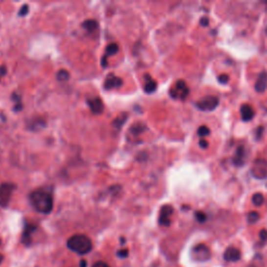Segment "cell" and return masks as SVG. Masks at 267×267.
<instances>
[{
  "mask_svg": "<svg viewBox=\"0 0 267 267\" xmlns=\"http://www.w3.org/2000/svg\"><path fill=\"white\" fill-rule=\"evenodd\" d=\"M67 246L70 250L78 254V255H86L92 250L93 245L91 239L83 234L73 235L67 241Z\"/></svg>",
  "mask_w": 267,
  "mask_h": 267,
  "instance_id": "2",
  "label": "cell"
},
{
  "mask_svg": "<svg viewBox=\"0 0 267 267\" xmlns=\"http://www.w3.org/2000/svg\"><path fill=\"white\" fill-rule=\"evenodd\" d=\"M209 22H210V20H209V18H207V17H203V18H201V19H200V25H201V26H203V27L208 26V25H209Z\"/></svg>",
  "mask_w": 267,
  "mask_h": 267,
  "instance_id": "30",
  "label": "cell"
},
{
  "mask_svg": "<svg viewBox=\"0 0 267 267\" xmlns=\"http://www.w3.org/2000/svg\"><path fill=\"white\" fill-rule=\"evenodd\" d=\"M240 114H241V119L243 121H250L255 116V110L252 106H249L247 104L242 105L240 108Z\"/></svg>",
  "mask_w": 267,
  "mask_h": 267,
  "instance_id": "12",
  "label": "cell"
},
{
  "mask_svg": "<svg viewBox=\"0 0 267 267\" xmlns=\"http://www.w3.org/2000/svg\"><path fill=\"white\" fill-rule=\"evenodd\" d=\"M218 105H219V99L215 96H211V95L200 99L198 103L195 104L196 108L203 112L214 111V110L218 107Z\"/></svg>",
  "mask_w": 267,
  "mask_h": 267,
  "instance_id": "6",
  "label": "cell"
},
{
  "mask_svg": "<svg viewBox=\"0 0 267 267\" xmlns=\"http://www.w3.org/2000/svg\"><path fill=\"white\" fill-rule=\"evenodd\" d=\"M117 256H118L119 258L121 259H124V258H127L129 256V249H120L118 250V252H117Z\"/></svg>",
  "mask_w": 267,
  "mask_h": 267,
  "instance_id": "28",
  "label": "cell"
},
{
  "mask_svg": "<svg viewBox=\"0 0 267 267\" xmlns=\"http://www.w3.org/2000/svg\"><path fill=\"white\" fill-rule=\"evenodd\" d=\"M15 188L16 186L12 183H3L0 185V207L5 208L9 206Z\"/></svg>",
  "mask_w": 267,
  "mask_h": 267,
  "instance_id": "4",
  "label": "cell"
},
{
  "mask_svg": "<svg viewBox=\"0 0 267 267\" xmlns=\"http://www.w3.org/2000/svg\"><path fill=\"white\" fill-rule=\"evenodd\" d=\"M83 28H85L86 30L88 31V33H93V31H95L98 28V23L96 20L93 19H88L83 22L82 24Z\"/></svg>",
  "mask_w": 267,
  "mask_h": 267,
  "instance_id": "18",
  "label": "cell"
},
{
  "mask_svg": "<svg viewBox=\"0 0 267 267\" xmlns=\"http://www.w3.org/2000/svg\"><path fill=\"white\" fill-rule=\"evenodd\" d=\"M2 261H3V256L1 254H0V263H1Z\"/></svg>",
  "mask_w": 267,
  "mask_h": 267,
  "instance_id": "35",
  "label": "cell"
},
{
  "mask_svg": "<svg viewBox=\"0 0 267 267\" xmlns=\"http://www.w3.org/2000/svg\"><path fill=\"white\" fill-rule=\"evenodd\" d=\"M174 214V208L170 205H165L161 208L159 214V223L162 226H169L171 223V216Z\"/></svg>",
  "mask_w": 267,
  "mask_h": 267,
  "instance_id": "8",
  "label": "cell"
},
{
  "mask_svg": "<svg viewBox=\"0 0 267 267\" xmlns=\"http://www.w3.org/2000/svg\"><path fill=\"white\" fill-rule=\"evenodd\" d=\"M223 258L226 262H237L241 259V253L237 247L230 246L224 252Z\"/></svg>",
  "mask_w": 267,
  "mask_h": 267,
  "instance_id": "11",
  "label": "cell"
},
{
  "mask_svg": "<svg viewBox=\"0 0 267 267\" xmlns=\"http://www.w3.org/2000/svg\"><path fill=\"white\" fill-rule=\"evenodd\" d=\"M122 85V80L115 74H109L106 78L105 84H104V88L106 90H112V89H116L119 88L120 86Z\"/></svg>",
  "mask_w": 267,
  "mask_h": 267,
  "instance_id": "9",
  "label": "cell"
},
{
  "mask_svg": "<svg viewBox=\"0 0 267 267\" xmlns=\"http://www.w3.org/2000/svg\"><path fill=\"white\" fill-rule=\"evenodd\" d=\"M35 230H36L35 225L27 224L25 226V229H24V231H23V234H22V242L24 243V245H29L30 241H31V233H33Z\"/></svg>",
  "mask_w": 267,
  "mask_h": 267,
  "instance_id": "17",
  "label": "cell"
},
{
  "mask_svg": "<svg viewBox=\"0 0 267 267\" xmlns=\"http://www.w3.org/2000/svg\"><path fill=\"white\" fill-rule=\"evenodd\" d=\"M267 88V72L263 71L258 76V80L255 85V89L259 93H263Z\"/></svg>",
  "mask_w": 267,
  "mask_h": 267,
  "instance_id": "14",
  "label": "cell"
},
{
  "mask_svg": "<svg viewBox=\"0 0 267 267\" xmlns=\"http://www.w3.org/2000/svg\"><path fill=\"white\" fill-rule=\"evenodd\" d=\"M87 266H88V263L86 262L85 260H82V261L80 262V267H87Z\"/></svg>",
  "mask_w": 267,
  "mask_h": 267,
  "instance_id": "34",
  "label": "cell"
},
{
  "mask_svg": "<svg viewBox=\"0 0 267 267\" xmlns=\"http://www.w3.org/2000/svg\"><path fill=\"white\" fill-rule=\"evenodd\" d=\"M195 217H196V219H198V221L200 222H205L207 221V215L205 213H203V212H201V211L196 212Z\"/></svg>",
  "mask_w": 267,
  "mask_h": 267,
  "instance_id": "25",
  "label": "cell"
},
{
  "mask_svg": "<svg viewBox=\"0 0 267 267\" xmlns=\"http://www.w3.org/2000/svg\"><path fill=\"white\" fill-rule=\"evenodd\" d=\"M92 267H110V266L104 261H98L96 263H94V265Z\"/></svg>",
  "mask_w": 267,
  "mask_h": 267,
  "instance_id": "31",
  "label": "cell"
},
{
  "mask_svg": "<svg viewBox=\"0 0 267 267\" xmlns=\"http://www.w3.org/2000/svg\"><path fill=\"white\" fill-rule=\"evenodd\" d=\"M266 34H267V28H266Z\"/></svg>",
  "mask_w": 267,
  "mask_h": 267,
  "instance_id": "36",
  "label": "cell"
},
{
  "mask_svg": "<svg viewBox=\"0 0 267 267\" xmlns=\"http://www.w3.org/2000/svg\"><path fill=\"white\" fill-rule=\"evenodd\" d=\"M259 218H260V215H259L258 212L252 211V212H249L248 215H247V222L249 223H256L259 221Z\"/></svg>",
  "mask_w": 267,
  "mask_h": 267,
  "instance_id": "22",
  "label": "cell"
},
{
  "mask_svg": "<svg viewBox=\"0 0 267 267\" xmlns=\"http://www.w3.org/2000/svg\"><path fill=\"white\" fill-rule=\"evenodd\" d=\"M29 12V9H28V5L24 4L22 7H21V10L19 11V16H21V17H24V16H26Z\"/></svg>",
  "mask_w": 267,
  "mask_h": 267,
  "instance_id": "27",
  "label": "cell"
},
{
  "mask_svg": "<svg viewBox=\"0 0 267 267\" xmlns=\"http://www.w3.org/2000/svg\"><path fill=\"white\" fill-rule=\"evenodd\" d=\"M145 86H144V91L147 94H152L156 90V87H158V85H156V82L155 80H153L152 76L149 74L145 75Z\"/></svg>",
  "mask_w": 267,
  "mask_h": 267,
  "instance_id": "16",
  "label": "cell"
},
{
  "mask_svg": "<svg viewBox=\"0 0 267 267\" xmlns=\"http://www.w3.org/2000/svg\"><path fill=\"white\" fill-rule=\"evenodd\" d=\"M87 104L94 114H101L105 111V105L99 97H93L87 100Z\"/></svg>",
  "mask_w": 267,
  "mask_h": 267,
  "instance_id": "10",
  "label": "cell"
},
{
  "mask_svg": "<svg viewBox=\"0 0 267 267\" xmlns=\"http://www.w3.org/2000/svg\"><path fill=\"white\" fill-rule=\"evenodd\" d=\"M45 125H46L45 120L43 118H40V117H38V118L33 119L28 123V128L30 131L38 132V131L44 129Z\"/></svg>",
  "mask_w": 267,
  "mask_h": 267,
  "instance_id": "15",
  "label": "cell"
},
{
  "mask_svg": "<svg viewBox=\"0 0 267 267\" xmlns=\"http://www.w3.org/2000/svg\"><path fill=\"white\" fill-rule=\"evenodd\" d=\"M6 73V68L5 66H1L0 67V78H1L2 76H4Z\"/></svg>",
  "mask_w": 267,
  "mask_h": 267,
  "instance_id": "33",
  "label": "cell"
},
{
  "mask_svg": "<svg viewBox=\"0 0 267 267\" xmlns=\"http://www.w3.org/2000/svg\"><path fill=\"white\" fill-rule=\"evenodd\" d=\"M57 78H58V81L64 83V82H67L69 80L70 74H69V72L67 71V70L62 69L57 73Z\"/></svg>",
  "mask_w": 267,
  "mask_h": 267,
  "instance_id": "21",
  "label": "cell"
},
{
  "mask_svg": "<svg viewBox=\"0 0 267 267\" xmlns=\"http://www.w3.org/2000/svg\"><path fill=\"white\" fill-rule=\"evenodd\" d=\"M229 80H230V77H229V75H227V74H221V75L218 76V82L221 83V84H223V85L227 84Z\"/></svg>",
  "mask_w": 267,
  "mask_h": 267,
  "instance_id": "26",
  "label": "cell"
},
{
  "mask_svg": "<svg viewBox=\"0 0 267 267\" xmlns=\"http://www.w3.org/2000/svg\"><path fill=\"white\" fill-rule=\"evenodd\" d=\"M119 50V46L118 44H116V43H111V44H109L107 46V48H106V54H105V57L108 58L110 56H114V54H116L117 52H118Z\"/></svg>",
  "mask_w": 267,
  "mask_h": 267,
  "instance_id": "19",
  "label": "cell"
},
{
  "mask_svg": "<svg viewBox=\"0 0 267 267\" xmlns=\"http://www.w3.org/2000/svg\"><path fill=\"white\" fill-rule=\"evenodd\" d=\"M125 121H127V115L117 117V118L113 121V127H115V128H121V127H122V124H123Z\"/></svg>",
  "mask_w": 267,
  "mask_h": 267,
  "instance_id": "23",
  "label": "cell"
},
{
  "mask_svg": "<svg viewBox=\"0 0 267 267\" xmlns=\"http://www.w3.org/2000/svg\"><path fill=\"white\" fill-rule=\"evenodd\" d=\"M29 202L37 212L41 214H49L53 209V196L46 188H39L29 195Z\"/></svg>",
  "mask_w": 267,
  "mask_h": 267,
  "instance_id": "1",
  "label": "cell"
},
{
  "mask_svg": "<svg viewBox=\"0 0 267 267\" xmlns=\"http://www.w3.org/2000/svg\"><path fill=\"white\" fill-rule=\"evenodd\" d=\"M191 256L196 262H206L211 258L210 248L205 245H198L192 248Z\"/></svg>",
  "mask_w": 267,
  "mask_h": 267,
  "instance_id": "5",
  "label": "cell"
},
{
  "mask_svg": "<svg viewBox=\"0 0 267 267\" xmlns=\"http://www.w3.org/2000/svg\"><path fill=\"white\" fill-rule=\"evenodd\" d=\"M0 243H1V240H0Z\"/></svg>",
  "mask_w": 267,
  "mask_h": 267,
  "instance_id": "37",
  "label": "cell"
},
{
  "mask_svg": "<svg viewBox=\"0 0 267 267\" xmlns=\"http://www.w3.org/2000/svg\"><path fill=\"white\" fill-rule=\"evenodd\" d=\"M200 146L202 149H206V148H208V146H209V142H208V141H206V140L201 139V140L200 141Z\"/></svg>",
  "mask_w": 267,
  "mask_h": 267,
  "instance_id": "32",
  "label": "cell"
},
{
  "mask_svg": "<svg viewBox=\"0 0 267 267\" xmlns=\"http://www.w3.org/2000/svg\"><path fill=\"white\" fill-rule=\"evenodd\" d=\"M210 134V129L206 125H201V127L198 130V135L200 137H207Z\"/></svg>",
  "mask_w": 267,
  "mask_h": 267,
  "instance_id": "24",
  "label": "cell"
},
{
  "mask_svg": "<svg viewBox=\"0 0 267 267\" xmlns=\"http://www.w3.org/2000/svg\"><path fill=\"white\" fill-rule=\"evenodd\" d=\"M259 237H260L261 241H263V242L267 241V230H265V229L261 230L260 233H259Z\"/></svg>",
  "mask_w": 267,
  "mask_h": 267,
  "instance_id": "29",
  "label": "cell"
},
{
  "mask_svg": "<svg viewBox=\"0 0 267 267\" xmlns=\"http://www.w3.org/2000/svg\"><path fill=\"white\" fill-rule=\"evenodd\" d=\"M169 95L174 99L185 100L189 95V88H188L187 84L184 81H177L174 87L169 90Z\"/></svg>",
  "mask_w": 267,
  "mask_h": 267,
  "instance_id": "3",
  "label": "cell"
},
{
  "mask_svg": "<svg viewBox=\"0 0 267 267\" xmlns=\"http://www.w3.org/2000/svg\"><path fill=\"white\" fill-rule=\"evenodd\" d=\"M252 200L256 207H260L263 205V202H264V196L262 193H255L253 195Z\"/></svg>",
  "mask_w": 267,
  "mask_h": 267,
  "instance_id": "20",
  "label": "cell"
},
{
  "mask_svg": "<svg viewBox=\"0 0 267 267\" xmlns=\"http://www.w3.org/2000/svg\"><path fill=\"white\" fill-rule=\"evenodd\" d=\"M252 174L257 178H267V160L257 159L254 162L252 167Z\"/></svg>",
  "mask_w": 267,
  "mask_h": 267,
  "instance_id": "7",
  "label": "cell"
},
{
  "mask_svg": "<svg viewBox=\"0 0 267 267\" xmlns=\"http://www.w3.org/2000/svg\"><path fill=\"white\" fill-rule=\"evenodd\" d=\"M233 163L236 166H242L245 163V149L243 145H239L236 149V153L234 155Z\"/></svg>",
  "mask_w": 267,
  "mask_h": 267,
  "instance_id": "13",
  "label": "cell"
}]
</instances>
